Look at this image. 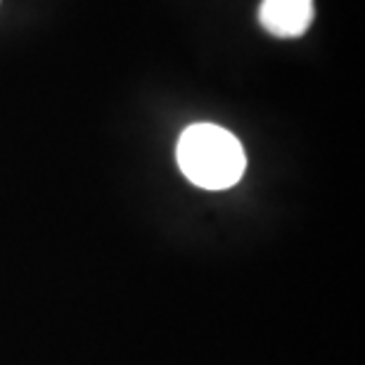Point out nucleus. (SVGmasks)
I'll return each mask as SVG.
<instances>
[{
    "label": "nucleus",
    "mask_w": 365,
    "mask_h": 365,
    "mask_svg": "<svg viewBox=\"0 0 365 365\" xmlns=\"http://www.w3.org/2000/svg\"><path fill=\"white\" fill-rule=\"evenodd\" d=\"M176 157L182 176L211 192L237 185L247 169L242 143L216 123H195L182 130Z\"/></svg>",
    "instance_id": "f257e3e1"
},
{
    "label": "nucleus",
    "mask_w": 365,
    "mask_h": 365,
    "mask_svg": "<svg viewBox=\"0 0 365 365\" xmlns=\"http://www.w3.org/2000/svg\"><path fill=\"white\" fill-rule=\"evenodd\" d=\"M259 21L277 38H299L313 21V0H264Z\"/></svg>",
    "instance_id": "f03ea898"
}]
</instances>
